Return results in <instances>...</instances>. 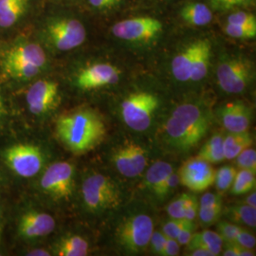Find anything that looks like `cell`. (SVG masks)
<instances>
[{"label": "cell", "mask_w": 256, "mask_h": 256, "mask_svg": "<svg viewBox=\"0 0 256 256\" xmlns=\"http://www.w3.org/2000/svg\"><path fill=\"white\" fill-rule=\"evenodd\" d=\"M234 242L241 247L247 248L250 250H254L256 248V239L254 236H252V234L248 232L247 230H245L242 228L238 232Z\"/></svg>", "instance_id": "42"}, {"label": "cell", "mask_w": 256, "mask_h": 256, "mask_svg": "<svg viewBox=\"0 0 256 256\" xmlns=\"http://www.w3.org/2000/svg\"><path fill=\"white\" fill-rule=\"evenodd\" d=\"M225 32L229 36L236 39H254L256 37V28L227 24L225 27Z\"/></svg>", "instance_id": "34"}, {"label": "cell", "mask_w": 256, "mask_h": 256, "mask_svg": "<svg viewBox=\"0 0 256 256\" xmlns=\"http://www.w3.org/2000/svg\"><path fill=\"white\" fill-rule=\"evenodd\" d=\"M252 79V66L242 58L229 59L218 68V82L221 90L230 94L244 92Z\"/></svg>", "instance_id": "9"}, {"label": "cell", "mask_w": 256, "mask_h": 256, "mask_svg": "<svg viewBox=\"0 0 256 256\" xmlns=\"http://www.w3.org/2000/svg\"><path fill=\"white\" fill-rule=\"evenodd\" d=\"M194 229H196V226L194 224V221H186V223L184 224L182 230H180L178 236H176V240L178 242L180 243V246H186L191 238H192V234L194 232Z\"/></svg>", "instance_id": "41"}, {"label": "cell", "mask_w": 256, "mask_h": 256, "mask_svg": "<svg viewBox=\"0 0 256 256\" xmlns=\"http://www.w3.org/2000/svg\"><path fill=\"white\" fill-rule=\"evenodd\" d=\"M55 220L48 214L36 210L24 212L19 218L18 232L24 240L45 238L55 229Z\"/></svg>", "instance_id": "14"}, {"label": "cell", "mask_w": 256, "mask_h": 256, "mask_svg": "<svg viewBox=\"0 0 256 256\" xmlns=\"http://www.w3.org/2000/svg\"><path fill=\"white\" fill-rule=\"evenodd\" d=\"M180 184L178 174L174 173V171L167 176L164 182L162 184L160 192L158 194V198H164L166 196H168L171 192H173L174 189L178 187V185Z\"/></svg>", "instance_id": "39"}, {"label": "cell", "mask_w": 256, "mask_h": 256, "mask_svg": "<svg viewBox=\"0 0 256 256\" xmlns=\"http://www.w3.org/2000/svg\"><path fill=\"white\" fill-rule=\"evenodd\" d=\"M186 246L189 250L196 248H204L210 250L212 256H218L222 252L223 239L218 232L206 230L200 232H194L190 242Z\"/></svg>", "instance_id": "21"}, {"label": "cell", "mask_w": 256, "mask_h": 256, "mask_svg": "<svg viewBox=\"0 0 256 256\" xmlns=\"http://www.w3.org/2000/svg\"><path fill=\"white\" fill-rule=\"evenodd\" d=\"M254 144V138L250 133L240 132L232 133L224 137V156L225 160H234L238 154H240L244 149L250 147Z\"/></svg>", "instance_id": "23"}, {"label": "cell", "mask_w": 256, "mask_h": 256, "mask_svg": "<svg viewBox=\"0 0 256 256\" xmlns=\"http://www.w3.org/2000/svg\"><path fill=\"white\" fill-rule=\"evenodd\" d=\"M190 256H214L210 250L204 248H196L190 250Z\"/></svg>", "instance_id": "48"}, {"label": "cell", "mask_w": 256, "mask_h": 256, "mask_svg": "<svg viewBox=\"0 0 256 256\" xmlns=\"http://www.w3.org/2000/svg\"><path fill=\"white\" fill-rule=\"evenodd\" d=\"M112 162L120 174L126 178H135L146 167V151L140 144L128 142L114 151Z\"/></svg>", "instance_id": "12"}, {"label": "cell", "mask_w": 256, "mask_h": 256, "mask_svg": "<svg viewBox=\"0 0 256 256\" xmlns=\"http://www.w3.org/2000/svg\"><path fill=\"white\" fill-rule=\"evenodd\" d=\"M56 134L68 150L81 155L101 144L106 135V128L98 112L80 108L64 113L58 118Z\"/></svg>", "instance_id": "1"}, {"label": "cell", "mask_w": 256, "mask_h": 256, "mask_svg": "<svg viewBox=\"0 0 256 256\" xmlns=\"http://www.w3.org/2000/svg\"><path fill=\"white\" fill-rule=\"evenodd\" d=\"M240 229L241 228L238 225L232 224V223L226 222V221L220 222L218 225V234L221 238L223 239V242H225V243L226 242H234Z\"/></svg>", "instance_id": "37"}, {"label": "cell", "mask_w": 256, "mask_h": 256, "mask_svg": "<svg viewBox=\"0 0 256 256\" xmlns=\"http://www.w3.org/2000/svg\"><path fill=\"white\" fill-rule=\"evenodd\" d=\"M240 246L236 242H226L225 250H223L224 256H239Z\"/></svg>", "instance_id": "47"}, {"label": "cell", "mask_w": 256, "mask_h": 256, "mask_svg": "<svg viewBox=\"0 0 256 256\" xmlns=\"http://www.w3.org/2000/svg\"><path fill=\"white\" fill-rule=\"evenodd\" d=\"M203 160L209 164H220L225 160L224 156V136L221 134H214L202 146L198 155Z\"/></svg>", "instance_id": "26"}, {"label": "cell", "mask_w": 256, "mask_h": 256, "mask_svg": "<svg viewBox=\"0 0 256 256\" xmlns=\"http://www.w3.org/2000/svg\"><path fill=\"white\" fill-rule=\"evenodd\" d=\"M173 171V166L170 164L156 162L147 170L146 182L148 189L158 196L165 180Z\"/></svg>", "instance_id": "25"}, {"label": "cell", "mask_w": 256, "mask_h": 256, "mask_svg": "<svg viewBox=\"0 0 256 256\" xmlns=\"http://www.w3.org/2000/svg\"><path fill=\"white\" fill-rule=\"evenodd\" d=\"M198 209H200V203L198 202L196 198L192 196V198H190L184 210V220L194 221L198 216Z\"/></svg>", "instance_id": "43"}, {"label": "cell", "mask_w": 256, "mask_h": 256, "mask_svg": "<svg viewBox=\"0 0 256 256\" xmlns=\"http://www.w3.org/2000/svg\"><path fill=\"white\" fill-rule=\"evenodd\" d=\"M5 72L19 80H30L40 74L41 68L32 64H2Z\"/></svg>", "instance_id": "29"}, {"label": "cell", "mask_w": 256, "mask_h": 256, "mask_svg": "<svg viewBox=\"0 0 256 256\" xmlns=\"http://www.w3.org/2000/svg\"><path fill=\"white\" fill-rule=\"evenodd\" d=\"M186 220H174L171 218V220L167 221L162 228V234L166 238H174L176 239V236L182 230L184 224L186 223Z\"/></svg>", "instance_id": "38"}, {"label": "cell", "mask_w": 256, "mask_h": 256, "mask_svg": "<svg viewBox=\"0 0 256 256\" xmlns=\"http://www.w3.org/2000/svg\"><path fill=\"white\" fill-rule=\"evenodd\" d=\"M198 40L186 46L172 61V72L174 78L180 82L189 81L192 74V63L198 50Z\"/></svg>", "instance_id": "18"}, {"label": "cell", "mask_w": 256, "mask_h": 256, "mask_svg": "<svg viewBox=\"0 0 256 256\" xmlns=\"http://www.w3.org/2000/svg\"><path fill=\"white\" fill-rule=\"evenodd\" d=\"M162 23L153 18L126 19L113 25L111 32L122 40L138 42L148 41L158 36L162 30Z\"/></svg>", "instance_id": "10"}, {"label": "cell", "mask_w": 256, "mask_h": 256, "mask_svg": "<svg viewBox=\"0 0 256 256\" xmlns=\"http://www.w3.org/2000/svg\"><path fill=\"white\" fill-rule=\"evenodd\" d=\"M180 16L186 23L196 27L206 26L212 18L210 8L202 3H190L184 6Z\"/></svg>", "instance_id": "24"}, {"label": "cell", "mask_w": 256, "mask_h": 256, "mask_svg": "<svg viewBox=\"0 0 256 256\" xmlns=\"http://www.w3.org/2000/svg\"><path fill=\"white\" fill-rule=\"evenodd\" d=\"M1 236H2V214L0 212V243H1Z\"/></svg>", "instance_id": "52"}, {"label": "cell", "mask_w": 256, "mask_h": 256, "mask_svg": "<svg viewBox=\"0 0 256 256\" xmlns=\"http://www.w3.org/2000/svg\"><path fill=\"white\" fill-rule=\"evenodd\" d=\"M154 232L153 220L146 214H138L124 220L116 230L120 246L129 254L144 252Z\"/></svg>", "instance_id": "6"}, {"label": "cell", "mask_w": 256, "mask_h": 256, "mask_svg": "<svg viewBox=\"0 0 256 256\" xmlns=\"http://www.w3.org/2000/svg\"><path fill=\"white\" fill-rule=\"evenodd\" d=\"M3 160L10 169L20 178H30L41 172L45 164L42 149L32 144H16L3 152Z\"/></svg>", "instance_id": "5"}, {"label": "cell", "mask_w": 256, "mask_h": 256, "mask_svg": "<svg viewBox=\"0 0 256 256\" xmlns=\"http://www.w3.org/2000/svg\"><path fill=\"white\" fill-rule=\"evenodd\" d=\"M178 174L180 184L192 192H204L214 185L216 170L196 156L184 162Z\"/></svg>", "instance_id": "11"}, {"label": "cell", "mask_w": 256, "mask_h": 256, "mask_svg": "<svg viewBox=\"0 0 256 256\" xmlns=\"http://www.w3.org/2000/svg\"><path fill=\"white\" fill-rule=\"evenodd\" d=\"M222 204L221 196L218 194L212 192H206L202 196L200 202V207H210L214 205Z\"/></svg>", "instance_id": "44"}, {"label": "cell", "mask_w": 256, "mask_h": 256, "mask_svg": "<svg viewBox=\"0 0 256 256\" xmlns=\"http://www.w3.org/2000/svg\"><path fill=\"white\" fill-rule=\"evenodd\" d=\"M239 169L250 170L256 173V151L252 147L244 149L234 158Z\"/></svg>", "instance_id": "32"}, {"label": "cell", "mask_w": 256, "mask_h": 256, "mask_svg": "<svg viewBox=\"0 0 256 256\" xmlns=\"http://www.w3.org/2000/svg\"><path fill=\"white\" fill-rule=\"evenodd\" d=\"M222 214V204L214 205L210 207H200L198 216L205 226H210L214 224L220 220Z\"/></svg>", "instance_id": "33"}, {"label": "cell", "mask_w": 256, "mask_h": 256, "mask_svg": "<svg viewBox=\"0 0 256 256\" xmlns=\"http://www.w3.org/2000/svg\"><path fill=\"white\" fill-rule=\"evenodd\" d=\"M254 2V0H210V5L212 9L225 12L234 7L250 6Z\"/></svg>", "instance_id": "36"}, {"label": "cell", "mask_w": 256, "mask_h": 256, "mask_svg": "<svg viewBox=\"0 0 256 256\" xmlns=\"http://www.w3.org/2000/svg\"><path fill=\"white\" fill-rule=\"evenodd\" d=\"M245 204H247L248 206H252V207H254L256 208V192L254 191L252 192L247 198L245 200Z\"/></svg>", "instance_id": "50"}, {"label": "cell", "mask_w": 256, "mask_h": 256, "mask_svg": "<svg viewBox=\"0 0 256 256\" xmlns=\"http://www.w3.org/2000/svg\"><path fill=\"white\" fill-rule=\"evenodd\" d=\"M180 245L176 239L174 238H166L165 241L164 250V256H176L180 254Z\"/></svg>", "instance_id": "45"}, {"label": "cell", "mask_w": 256, "mask_h": 256, "mask_svg": "<svg viewBox=\"0 0 256 256\" xmlns=\"http://www.w3.org/2000/svg\"><path fill=\"white\" fill-rule=\"evenodd\" d=\"M46 32L52 45L61 52L81 46L86 37V28L76 19L54 20L48 25Z\"/></svg>", "instance_id": "8"}, {"label": "cell", "mask_w": 256, "mask_h": 256, "mask_svg": "<svg viewBox=\"0 0 256 256\" xmlns=\"http://www.w3.org/2000/svg\"><path fill=\"white\" fill-rule=\"evenodd\" d=\"M209 126L208 116L198 106L183 104L165 122V137L171 146L187 151L202 140Z\"/></svg>", "instance_id": "2"}, {"label": "cell", "mask_w": 256, "mask_h": 256, "mask_svg": "<svg viewBox=\"0 0 256 256\" xmlns=\"http://www.w3.org/2000/svg\"><path fill=\"white\" fill-rule=\"evenodd\" d=\"M120 70L110 64H95L84 68L76 78V84L84 90L100 88L118 82Z\"/></svg>", "instance_id": "15"}, {"label": "cell", "mask_w": 256, "mask_h": 256, "mask_svg": "<svg viewBox=\"0 0 256 256\" xmlns=\"http://www.w3.org/2000/svg\"><path fill=\"white\" fill-rule=\"evenodd\" d=\"M58 84L39 80L32 84L26 94L28 111L36 116H43L52 110L58 101Z\"/></svg>", "instance_id": "13"}, {"label": "cell", "mask_w": 256, "mask_h": 256, "mask_svg": "<svg viewBox=\"0 0 256 256\" xmlns=\"http://www.w3.org/2000/svg\"></svg>", "instance_id": "53"}, {"label": "cell", "mask_w": 256, "mask_h": 256, "mask_svg": "<svg viewBox=\"0 0 256 256\" xmlns=\"http://www.w3.org/2000/svg\"><path fill=\"white\" fill-rule=\"evenodd\" d=\"M26 256H50V254L43 248H36V250H28Z\"/></svg>", "instance_id": "49"}, {"label": "cell", "mask_w": 256, "mask_h": 256, "mask_svg": "<svg viewBox=\"0 0 256 256\" xmlns=\"http://www.w3.org/2000/svg\"><path fill=\"white\" fill-rule=\"evenodd\" d=\"M4 114H5V106H4L3 99H2V97L0 95V120L3 118Z\"/></svg>", "instance_id": "51"}, {"label": "cell", "mask_w": 256, "mask_h": 256, "mask_svg": "<svg viewBox=\"0 0 256 256\" xmlns=\"http://www.w3.org/2000/svg\"><path fill=\"white\" fill-rule=\"evenodd\" d=\"M210 57V43L209 40H198V50L192 63L190 80L198 82L205 78L209 70Z\"/></svg>", "instance_id": "22"}, {"label": "cell", "mask_w": 256, "mask_h": 256, "mask_svg": "<svg viewBox=\"0 0 256 256\" xmlns=\"http://www.w3.org/2000/svg\"><path fill=\"white\" fill-rule=\"evenodd\" d=\"M88 2L95 8L106 9V8H111L114 5L118 4L120 0H88Z\"/></svg>", "instance_id": "46"}, {"label": "cell", "mask_w": 256, "mask_h": 256, "mask_svg": "<svg viewBox=\"0 0 256 256\" xmlns=\"http://www.w3.org/2000/svg\"><path fill=\"white\" fill-rule=\"evenodd\" d=\"M81 192L84 207L92 212L116 209L122 200L118 186L104 174H92L86 178Z\"/></svg>", "instance_id": "3"}, {"label": "cell", "mask_w": 256, "mask_h": 256, "mask_svg": "<svg viewBox=\"0 0 256 256\" xmlns=\"http://www.w3.org/2000/svg\"><path fill=\"white\" fill-rule=\"evenodd\" d=\"M158 108V99L149 92H136L128 96L120 104L124 124L135 131H144L150 126L154 113Z\"/></svg>", "instance_id": "4"}, {"label": "cell", "mask_w": 256, "mask_h": 256, "mask_svg": "<svg viewBox=\"0 0 256 256\" xmlns=\"http://www.w3.org/2000/svg\"><path fill=\"white\" fill-rule=\"evenodd\" d=\"M165 241H166V236L164 234L160 232H153L149 246L151 248V250L153 254L156 256H162L164 254V250Z\"/></svg>", "instance_id": "40"}, {"label": "cell", "mask_w": 256, "mask_h": 256, "mask_svg": "<svg viewBox=\"0 0 256 256\" xmlns=\"http://www.w3.org/2000/svg\"><path fill=\"white\" fill-rule=\"evenodd\" d=\"M226 216L234 223H241L250 228H256V208L245 203L234 204L226 209Z\"/></svg>", "instance_id": "27"}, {"label": "cell", "mask_w": 256, "mask_h": 256, "mask_svg": "<svg viewBox=\"0 0 256 256\" xmlns=\"http://www.w3.org/2000/svg\"><path fill=\"white\" fill-rule=\"evenodd\" d=\"M227 24L256 28V16L248 12H236L230 14L227 19Z\"/></svg>", "instance_id": "35"}, {"label": "cell", "mask_w": 256, "mask_h": 256, "mask_svg": "<svg viewBox=\"0 0 256 256\" xmlns=\"http://www.w3.org/2000/svg\"><path fill=\"white\" fill-rule=\"evenodd\" d=\"M220 119L229 132H247L252 124V112L244 102H234L222 106Z\"/></svg>", "instance_id": "16"}, {"label": "cell", "mask_w": 256, "mask_h": 256, "mask_svg": "<svg viewBox=\"0 0 256 256\" xmlns=\"http://www.w3.org/2000/svg\"><path fill=\"white\" fill-rule=\"evenodd\" d=\"M191 198V194H184L174 202H171L167 207V212L169 216L174 220H184V210Z\"/></svg>", "instance_id": "31"}, {"label": "cell", "mask_w": 256, "mask_h": 256, "mask_svg": "<svg viewBox=\"0 0 256 256\" xmlns=\"http://www.w3.org/2000/svg\"><path fill=\"white\" fill-rule=\"evenodd\" d=\"M74 164L58 162L50 165L41 176L39 187L46 196L54 202L68 200L74 191Z\"/></svg>", "instance_id": "7"}, {"label": "cell", "mask_w": 256, "mask_h": 256, "mask_svg": "<svg viewBox=\"0 0 256 256\" xmlns=\"http://www.w3.org/2000/svg\"><path fill=\"white\" fill-rule=\"evenodd\" d=\"M27 8L28 0H0V27L14 25Z\"/></svg>", "instance_id": "20"}, {"label": "cell", "mask_w": 256, "mask_h": 256, "mask_svg": "<svg viewBox=\"0 0 256 256\" xmlns=\"http://www.w3.org/2000/svg\"><path fill=\"white\" fill-rule=\"evenodd\" d=\"M90 244L84 238L78 234L64 236L55 245V256H86L88 254Z\"/></svg>", "instance_id": "19"}, {"label": "cell", "mask_w": 256, "mask_h": 256, "mask_svg": "<svg viewBox=\"0 0 256 256\" xmlns=\"http://www.w3.org/2000/svg\"><path fill=\"white\" fill-rule=\"evenodd\" d=\"M238 174V170L236 167L226 165L216 171L214 183L218 192H225L230 189L236 176Z\"/></svg>", "instance_id": "30"}, {"label": "cell", "mask_w": 256, "mask_h": 256, "mask_svg": "<svg viewBox=\"0 0 256 256\" xmlns=\"http://www.w3.org/2000/svg\"><path fill=\"white\" fill-rule=\"evenodd\" d=\"M46 63L44 50L36 43H25L12 48L4 55L2 62V64H32L41 70Z\"/></svg>", "instance_id": "17"}, {"label": "cell", "mask_w": 256, "mask_h": 256, "mask_svg": "<svg viewBox=\"0 0 256 256\" xmlns=\"http://www.w3.org/2000/svg\"><path fill=\"white\" fill-rule=\"evenodd\" d=\"M256 172L246 169L238 171L236 178L230 187L232 194L241 196L254 190L256 184Z\"/></svg>", "instance_id": "28"}]
</instances>
